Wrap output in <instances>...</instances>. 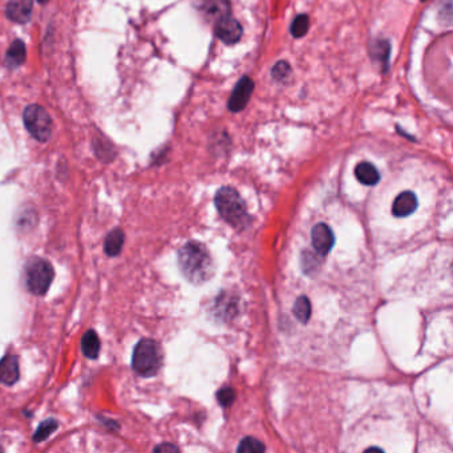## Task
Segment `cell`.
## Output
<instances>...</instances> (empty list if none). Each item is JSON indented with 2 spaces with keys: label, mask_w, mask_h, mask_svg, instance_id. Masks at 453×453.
Returning a JSON list of instances; mask_svg holds the SVG:
<instances>
[{
  "label": "cell",
  "mask_w": 453,
  "mask_h": 453,
  "mask_svg": "<svg viewBox=\"0 0 453 453\" xmlns=\"http://www.w3.org/2000/svg\"><path fill=\"white\" fill-rule=\"evenodd\" d=\"M178 266L191 284H205L214 273V264L208 249L196 241H190L180 249Z\"/></svg>",
  "instance_id": "6da1fadb"
},
{
  "label": "cell",
  "mask_w": 453,
  "mask_h": 453,
  "mask_svg": "<svg viewBox=\"0 0 453 453\" xmlns=\"http://www.w3.org/2000/svg\"><path fill=\"white\" fill-rule=\"evenodd\" d=\"M214 204L222 220H225L229 225L238 230H244L250 225L251 217L247 213L245 201L234 188L224 187L218 190Z\"/></svg>",
  "instance_id": "7a4b0ae2"
},
{
  "label": "cell",
  "mask_w": 453,
  "mask_h": 453,
  "mask_svg": "<svg viewBox=\"0 0 453 453\" xmlns=\"http://www.w3.org/2000/svg\"><path fill=\"white\" fill-rule=\"evenodd\" d=\"M162 359V348L156 340H140L133 351V370L143 378H151L160 371Z\"/></svg>",
  "instance_id": "3957f363"
},
{
  "label": "cell",
  "mask_w": 453,
  "mask_h": 453,
  "mask_svg": "<svg viewBox=\"0 0 453 453\" xmlns=\"http://www.w3.org/2000/svg\"><path fill=\"white\" fill-rule=\"evenodd\" d=\"M24 273L25 286L34 295H44L55 277L52 264L39 257H34L27 262Z\"/></svg>",
  "instance_id": "277c9868"
},
{
  "label": "cell",
  "mask_w": 453,
  "mask_h": 453,
  "mask_svg": "<svg viewBox=\"0 0 453 453\" xmlns=\"http://www.w3.org/2000/svg\"><path fill=\"white\" fill-rule=\"evenodd\" d=\"M24 125L30 134L40 143L50 140L52 134V120L48 112L40 105H28L23 114Z\"/></svg>",
  "instance_id": "5b68a950"
},
{
  "label": "cell",
  "mask_w": 453,
  "mask_h": 453,
  "mask_svg": "<svg viewBox=\"0 0 453 453\" xmlns=\"http://www.w3.org/2000/svg\"><path fill=\"white\" fill-rule=\"evenodd\" d=\"M253 91H254V81L249 76H244L237 83L233 94L229 98V103H227L229 111L234 112V114L244 111L247 103L250 101Z\"/></svg>",
  "instance_id": "8992f818"
},
{
  "label": "cell",
  "mask_w": 453,
  "mask_h": 453,
  "mask_svg": "<svg viewBox=\"0 0 453 453\" xmlns=\"http://www.w3.org/2000/svg\"><path fill=\"white\" fill-rule=\"evenodd\" d=\"M214 31L217 38L226 44H235L242 36V25L231 15H226L217 20L214 25Z\"/></svg>",
  "instance_id": "52a82bcc"
},
{
  "label": "cell",
  "mask_w": 453,
  "mask_h": 453,
  "mask_svg": "<svg viewBox=\"0 0 453 453\" xmlns=\"http://www.w3.org/2000/svg\"><path fill=\"white\" fill-rule=\"evenodd\" d=\"M313 247L319 255H327L335 245V237L333 230L326 224H318L311 231Z\"/></svg>",
  "instance_id": "ba28073f"
},
{
  "label": "cell",
  "mask_w": 453,
  "mask_h": 453,
  "mask_svg": "<svg viewBox=\"0 0 453 453\" xmlns=\"http://www.w3.org/2000/svg\"><path fill=\"white\" fill-rule=\"evenodd\" d=\"M32 6V0H10L6 6V15L15 23L24 24L31 19Z\"/></svg>",
  "instance_id": "9c48e42d"
},
{
  "label": "cell",
  "mask_w": 453,
  "mask_h": 453,
  "mask_svg": "<svg viewBox=\"0 0 453 453\" xmlns=\"http://www.w3.org/2000/svg\"><path fill=\"white\" fill-rule=\"evenodd\" d=\"M19 377V360L15 355H6L0 360V383L14 386Z\"/></svg>",
  "instance_id": "30bf717a"
},
{
  "label": "cell",
  "mask_w": 453,
  "mask_h": 453,
  "mask_svg": "<svg viewBox=\"0 0 453 453\" xmlns=\"http://www.w3.org/2000/svg\"><path fill=\"white\" fill-rule=\"evenodd\" d=\"M417 208V198L412 191H403L397 196L392 205V213L395 217L403 218L412 214Z\"/></svg>",
  "instance_id": "8fae6325"
},
{
  "label": "cell",
  "mask_w": 453,
  "mask_h": 453,
  "mask_svg": "<svg viewBox=\"0 0 453 453\" xmlns=\"http://www.w3.org/2000/svg\"><path fill=\"white\" fill-rule=\"evenodd\" d=\"M390 54H391V44L387 40L378 39L371 43L370 45V55L383 67V72L388 71L390 65Z\"/></svg>",
  "instance_id": "7c38bea8"
},
{
  "label": "cell",
  "mask_w": 453,
  "mask_h": 453,
  "mask_svg": "<svg viewBox=\"0 0 453 453\" xmlns=\"http://www.w3.org/2000/svg\"><path fill=\"white\" fill-rule=\"evenodd\" d=\"M27 57V51H25V44L17 39L8 48L6 57H4V64L10 70L19 68L20 65L24 64Z\"/></svg>",
  "instance_id": "4fadbf2b"
},
{
  "label": "cell",
  "mask_w": 453,
  "mask_h": 453,
  "mask_svg": "<svg viewBox=\"0 0 453 453\" xmlns=\"http://www.w3.org/2000/svg\"><path fill=\"white\" fill-rule=\"evenodd\" d=\"M201 10L209 19L217 21L230 15V3L229 0H202Z\"/></svg>",
  "instance_id": "5bb4252c"
},
{
  "label": "cell",
  "mask_w": 453,
  "mask_h": 453,
  "mask_svg": "<svg viewBox=\"0 0 453 453\" xmlns=\"http://www.w3.org/2000/svg\"><path fill=\"white\" fill-rule=\"evenodd\" d=\"M359 182L367 187H374L380 181V173L371 162H360L355 168Z\"/></svg>",
  "instance_id": "9a60e30c"
},
{
  "label": "cell",
  "mask_w": 453,
  "mask_h": 453,
  "mask_svg": "<svg viewBox=\"0 0 453 453\" xmlns=\"http://www.w3.org/2000/svg\"><path fill=\"white\" fill-rule=\"evenodd\" d=\"M124 241H125V234L120 227L114 229L105 238L104 242V251L107 253V255L109 257H116L121 253V249L124 246Z\"/></svg>",
  "instance_id": "2e32d148"
},
{
  "label": "cell",
  "mask_w": 453,
  "mask_h": 453,
  "mask_svg": "<svg viewBox=\"0 0 453 453\" xmlns=\"http://www.w3.org/2000/svg\"><path fill=\"white\" fill-rule=\"evenodd\" d=\"M100 339L94 330H88L81 339V350L84 357L88 359H97L100 355Z\"/></svg>",
  "instance_id": "e0dca14e"
},
{
  "label": "cell",
  "mask_w": 453,
  "mask_h": 453,
  "mask_svg": "<svg viewBox=\"0 0 453 453\" xmlns=\"http://www.w3.org/2000/svg\"><path fill=\"white\" fill-rule=\"evenodd\" d=\"M293 313H294L295 318L301 323H307L311 317V303L308 301V298L304 295L299 297L295 301Z\"/></svg>",
  "instance_id": "ac0fdd59"
},
{
  "label": "cell",
  "mask_w": 453,
  "mask_h": 453,
  "mask_svg": "<svg viewBox=\"0 0 453 453\" xmlns=\"http://www.w3.org/2000/svg\"><path fill=\"white\" fill-rule=\"evenodd\" d=\"M57 428H59V423H57V420H55V419H48V420L43 421V423L39 425V428L36 430L35 434H34L32 440H34L35 443H41V441L47 440L51 434H54Z\"/></svg>",
  "instance_id": "d6986e66"
},
{
  "label": "cell",
  "mask_w": 453,
  "mask_h": 453,
  "mask_svg": "<svg viewBox=\"0 0 453 453\" xmlns=\"http://www.w3.org/2000/svg\"><path fill=\"white\" fill-rule=\"evenodd\" d=\"M266 447L264 445V443H261L260 440L254 439V437H245L238 448H237V452L240 453H261L264 452Z\"/></svg>",
  "instance_id": "ffe728a7"
},
{
  "label": "cell",
  "mask_w": 453,
  "mask_h": 453,
  "mask_svg": "<svg viewBox=\"0 0 453 453\" xmlns=\"http://www.w3.org/2000/svg\"><path fill=\"white\" fill-rule=\"evenodd\" d=\"M308 27H310L308 17L307 15H298L291 24V28H290L291 35L294 38H303L307 34Z\"/></svg>",
  "instance_id": "44dd1931"
},
{
  "label": "cell",
  "mask_w": 453,
  "mask_h": 453,
  "mask_svg": "<svg viewBox=\"0 0 453 453\" xmlns=\"http://www.w3.org/2000/svg\"><path fill=\"white\" fill-rule=\"evenodd\" d=\"M291 74V68H290V64L287 61H278L273 71H271V75H273V78L277 80V81H284L288 76Z\"/></svg>",
  "instance_id": "7402d4cb"
},
{
  "label": "cell",
  "mask_w": 453,
  "mask_h": 453,
  "mask_svg": "<svg viewBox=\"0 0 453 453\" xmlns=\"http://www.w3.org/2000/svg\"><path fill=\"white\" fill-rule=\"evenodd\" d=\"M217 399H218V403L222 405V407H229L233 404L234 399H235V391L230 387H225L222 390L218 391L217 394Z\"/></svg>",
  "instance_id": "603a6c76"
},
{
  "label": "cell",
  "mask_w": 453,
  "mask_h": 453,
  "mask_svg": "<svg viewBox=\"0 0 453 453\" xmlns=\"http://www.w3.org/2000/svg\"><path fill=\"white\" fill-rule=\"evenodd\" d=\"M154 452H178V448L169 443H164L154 448Z\"/></svg>",
  "instance_id": "cb8c5ba5"
},
{
  "label": "cell",
  "mask_w": 453,
  "mask_h": 453,
  "mask_svg": "<svg viewBox=\"0 0 453 453\" xmlns=\"http://www.w3.org/2000/svg\"><path fill=\"white\" fill-rule=\"evenodd\" d=\"M38 1L39 3H41V4H43V3H48L50 0H38Z\"/></svg>",
  "instance_id": "d4e9b609"
},
{
  "label": "cell",
  "mask_w": 453,
  "mask_h": 453,
  "mask_svg": "<svg viewBox=\"0 0 453 453\" xmlns=\"http://www.w3.org/2000/svg\"><path fill=\"white\" fill-rule=\"evenodd\" d=\"M421 1H427V0H421Z\"/></svg>",
  "instance_id": "484cf974"
}]
</instances>
